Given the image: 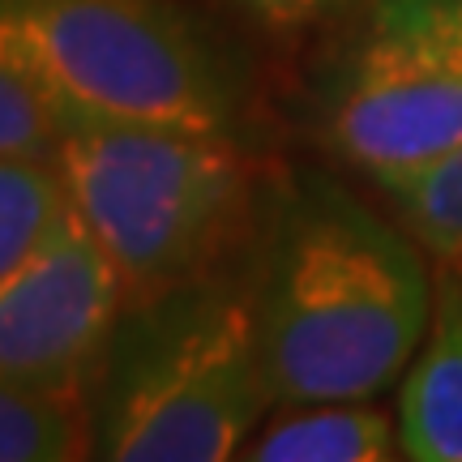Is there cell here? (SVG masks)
Returning a JSON list of instances; mask_svg holds the SVG:
<instances>
[{
  "label": "cell",
  "instance_id": "cell-14",
  "mask_svg": "<svg viewBox=\"0 0 462 462\" xmlns=\"http://www.w3.org/2000/svg\"><path fill=\"white\" fill-rule=\"evenodd\" d=\"M458 270H462V265H458Z\"/></svg>",
  "mask_w": 462,
  "mask_h": 462
},
{
  "label": "cell",
  "instance_id": "cell-4",
  "mask_svg": "<svg viewBox=\"0 0 462 462\" xmlns=\"http://www.w3.org/2000/svg\"><path fill=\"white\" fill-rule=\"evenodd\" d=\"M0 51L73 125L236 133L240 82L180 0H0Z\"/></svg>",
  "mask_w": 462,
  "mask_h": 462
},
{
  "label": "cell",
  "instance_id": "cell-2",
  "mask_svg": "<svg viewBox=\"0 0 462 462\" xmlns=\"http://www.w3.org/2000/svg\"><path fill=\"white\" fill-rule=\"evenodd\" d=\"M270 411L248 262L125 300L90 390V458H240Z\"/></svg>",
  "mask_w": 462,
  "mask_h": 462
},
{
  "label": "cell",
  "instance_id": "cell-3",
  "mask_svg": "<svg viewBox=\"0 0 462 462\" xmlns=\"http://www.w3.org/2000/svg\"><path fill=\"white\" fill-rule=\"evenodd\" d=\"M56 163L73 210L120 270L125 300L253 262L270 180L240 133L73 125Z\"/></svg>",
  "mask_w": 462,
  "mask_h": 462
},
{
  "label": "cell",
  "instance_id": "cell-8",
  "mask_svg": "<svg viewBox=\"0 0 462 462\" xmlns=\"http://www.w3.org/2000/svg\"><path fill=\"white\" fill-rule=\"evenodd\" d=\"M248 462H390L402 458L398 415L377 398L282 402L240 449Z\"/></svg>",
  "mask_w": 462,
  "mask_h": 462
},
{
  "label": "cell",
  "instance_id": "cell-9",
  "mask_svg": "<svg viewBox=\"0 0 462 462\" xmlns=\"http://www.w3.org/2000/svg\"><path fill=\"white\" fill-rule=\"evenodd\" d=\"M437 265H462V142L429 163L373 180Z\"/></svg>",
  "mask_w": 462,
  "mask_h": 462
},
{
  "label": "cell",
  "instance_id": "cell-12",
  "mask_svg": "<svg viewBox=\"0 0 462 462\" xmlns=\"http://www.w3.org/2000/svg\"><path fill=\"white\" fill-rule=\"evenodd\" d=\"M60 120L39 86L0 51V159H56Z\"/></svg>",
  "mask_w": 462,
  "mask_h": 462
},
{
  "label": "cell",
  "instance_id": "cell-13",
  "mask_svg": "<svg viewBox=\"0 0 462 462\" xmlns=\"http://www.w3.org/2000/svg\"><path fill=\"white\" fill-rule=\"evenodd\" d=\"M218 5H227L231 14L248 17L262 31H300V26L356 14L368 0H218Z\"/></svg>",
  "mask_w": 462,
  "mask_h": 462
},
{
  "label": "cell",
  "instance_id": "cell-7",
  "mask_svg": "<svg viewBox=\"0 0 462 462\" xmlns=\"http://www.w3.org/2000/svg\"><path fill=\"white\" fill-rule=\"evenodd\" d=\"M402 458L462 462V270L437 265V300L420 351L398 381Z\"/></svg>",
  "mask_w": 462,
  "mask_h": 462
},
{
  "label": "cell",
  "instance_id": "cell-10",
  "mask_svg": "<svg viewBox=\"0 0 462 462\" xmlns=\"http://www.w3.org/2000/svg\"><path fill=\"white\" fill-rule=\"evenodd\" d=\"M73 215L56 159H0V282Z\"/></svg>",
  "mask_w": 462,
  "mask_h": 462
},
{
  "label": "cell",
  "instance_id": "cell-5",
  "mask_svg": "<svg viewBox=\"0 0 462 462\" xmlns=\"http://www.w3.org/2000/svg\"><path fill=\"white\" fill-rule=\"evenodd\" d=\"M321 142L368 180L462 142V0H368L321 99Z\"/></svg>",
  "mask_w": 462,
  "mask_h": 462
},
{
  "label": "cell",
  "instance_id": "cell-11",
  "mask_svg": "<svg viewBox=\"0 0 462 462\" xmlns=\"http://www.w3.org/2000/svg\"><path fill=\"white\" fill-rule=\"evenodd\" d=\"M90 458V411L0 377V462Z\"/></svg>",
  "mask_w": 462,
  "mask_h": 462
},
{
  "label": "cell",
  "instance_id": "cell-1",
  "mask_svg": "<svg viewBox=\"0 0 462 462\" xmlns=\"http://www.w3.org/2000/svg\"><path fill=\"white\" fill-rule=\"evenodd\" d=\"M398 218L326 171L270 180L253 245V326L274 407L381 398L432 321L437 270Z\"/></svg>",
  "mask_w": 462,
  "mask_h": 462
},
{
  "label": "cell",
  "instance_id": "cell-6",
  "mask_svg": "<svg viewBox=\"0 0 462 462\" xmlns=\"http://www.w3.org/2000/svg\"><path fill=\"white\" fill-rule=\"evenodd\" d=\"M120 309L125 279L73 210L0 282V377L90 411Z\"/></svg>",
  "mask_w": 462,
  "mask_h": 462
}]
</instances>
